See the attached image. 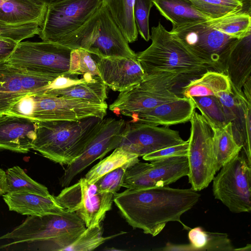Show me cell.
<instances>
[{
	"label": "cell",
	"instance_id": "obj_1",
	"mask_svg": "<svg viewBox=\"0 0 251 251\" xmlns=\"http://www.w3.org/2000/svg\"><path fill=\"white\" fill-rule=\"evenodd\" d=\"M201 195L191 188H174L169 186L127 188L116 193L113 202L133 228L140 229L154 237L170 222L180 223L181 216L199 201Z\"/></svg>",
	"mask_w": 251,
	"mask_h": 251
},
{
	"label": "cell",
	"instance_id": "obj_2",
	"mask_svg": "<svg viewBox=\"0 0 251 251\" xmlns=\"http://www.w3.org/2000/svg\"><path fill=\"white\" fill-rule=\"evenodd\" d=\"M151 39V45L136 53L145 76L170 73L176 74L182 82L199 77L211 68L160 22L152 27Z\"/></svg>",
	"mask_w": 251,
	"mask_h": 251
},
{
	"label": "cell",
	"instance_id": "obj_3",
	"mask_svg": "<svg viewBox=\"0 0 251 251\" xmlns=\"http://www.w3.org/2000/svg\"><path fill=\"white\" fill-rule=\"evenodd\" d=\"M105 119L90 117L78 121L37 122L32 150L55 163L68 165L84 151Z\"/></svg>",
	"mask_w": 251,
	"mask_h": 251
},
{
	"label": "cell",
	"instance_id": "obj_4",
	"mask_svg": "<svg viewBox=\"0 0 251 251\" xmlns=\"http://www.w3.org/2000/svg\"><path fill=\"white\" fill-rule=\"evenodd\" d=\"M83 220L73 212L28 216L12 231L0 236V240L12 241L0 249L20 243H39L41 251H63L86 229Z\"/></svg>",
	"mask_w": 251,
	"mask_h": 251
},
{
	"label": "cell",
	"instance_id": "obj_5",
	"mask_svg": "<svg viewBox=\"0 0 251 251\" xmlns=\"http://www.w3.org/2000/svg\"><path fill=\"white\" fill-rule=\"evenodd\" d=\"M57 43L72 50L84 49L99 57L117 56L137 59V54L129 47L103 2L81 26Z\"/></svg>",
	"mask_w": 251,
	"mask_h": 251
},
{
	"label": "cell",
	"instance_id": "obj_6",
	"mask_svg": "<svg viewBox=\"0 0 251 251\" xmlns=\"http://www.w3.org/2000/svg\"><path fill=\"white\" fill-rule=\"evenodd\" d=\"M107 104L79 99L48 96L41 93L26 95L5 114L37 123L50 121H78L90 117L104 118Z\"/></svg>",
	"mask_w": 251,
	"mask_h": 251
},
{
	"label": "cell",
	"instance_id": "obj_7",
	"mask_svg": "<svg viewBox=\"0 0 251 251\" xmlns=\"http://www.w3.org/2000/svg\"><path fill=\"white\" fill-rule=\"evenodd\" d=\"M179 82L178 76L170 73L145 76L144 79L132 89L120 92L109 109L126 116L152 109L180 97L173 90Z\"/></svg>",
	"mask_w": 251,
	"mask_h": 251
},
{
	"label": "cell",
	"instance_id": "obj_8",
	"mask_svg": "<svg viewBox=\"0 0 251 251\" xmlns=\"http://www.w3.org/2000/svg\"><path fill=\"white\" fill-rule=\"evenodd\" d=\"M170 32L212 69L225 74L228 56L238 39L214 29L208 21L173 26Z\"/></svg>",
	"mask_w": 251,
	"mask_h": 251
},
{
	"label": "cell",
	"instance_id": "obj_9",
	"mask_svg": "<svg viewBox=\"0 0 251 251\" xmlns=\"http://www.w3.org/2000/svg\"><path fill=\"white\" fill-rule=\"evenodd\" d=\"M72 50L55 42L22 41L6 62L39 74L77 77L69 73Z\"/></svg>",
	"mask_w": 251,
	"mask_h": 251
},
{
	"label": "cell",
	"instance_id": "obj_10",
	"mask_svg": "<svg viewBox=\"0 0 251 251\" xmlns=\"http://www.w3.org/2000/svg\"><path fill=\"white\" fill-rule=\"evenodd\" d=\"M187 158L189 182L197 192L206 187L217 172L213 149V130L200 114L194 112L190 120Z\"/></svg>",
	"mask_w": 251,
	"mask_h": 251
},
{
	"label": "cell",
	"instance_id": "obj_11",
	"mask_svg": "<svg viewBox=\"0 0 251 251\" xmlns=\"http://www.w3.org/2000/svg\"><path fill=\"white\" fill-rule=\"evenodd\" d=\"M212 181L214 198L233 213L251 211V165L239 154L223 166Z\"/></svg>",
	"mask_w": 251,
	"mask_h": 251
},
{
	"label": "cell",
	"instance_id": "obj_12",
	"mask_svg": "<svg viewBox=\"0 0 251 251\" xmlns=\"http://www.w3.org/2000/svg\"><path fill=\"white\" fill-rule=\"evenodd\" d=\"M103 0H59L47 5L38 35L57 43L81 26L101 6Z\"/></svg>",
	"mask_w": 251,
	"mask_h": 251
},
{
	"label": "cell",
	"instance_id": "obj_13",
	"mask_svg": "<svg viewBox=\"0 0 251 251\" xmlns=\"http://www.w3.org/2000/svg\"><path fill=\"white\" fill-rule=\"evenodd\" d=\"M114 194L100 192L95 183H89L85 177L63 189L54 197L65 210L76 213L91 227L100 224L110 210Z\"/></svg>",
	"mask_w": 251,
	"mask_h": 251
},
{
	"label": "cell",
	"instance_id": "obj_14",
	"mask_svg": "<svg viewBox=\"0 0 251 251\" xmlns=\"http://www.w3.org/2000/svg\"><path fill=\"white\" fill-rule=\"evenodd\" d=\"M151 162L138 161L128 167L123 187L140 189L168 186L188 175L187 156L163 158Z\"/></svg>",
	"mask_w": 251,
	"mask_h": 251
},
{
	"label": "cell",
	"instance_id": "obj_15",
	"mask_svg": "<svg viewBox=\"0 0 251 251\" xmlns=\"http://www.w3.org/2000/svg\"><path fill=\"white\" fill-rule=\"evenodd\" d=\"M58 77L29 71L6 61L0 63V115L5 114L24 96L44 92Z\"/></svg>",
	"mask_w": 251,
	"mask_h": 251
},
{
	"label": "cell",
	"instance_id": "obj_16",
	"mask_svg": "<svg viewBox=\"0 0 251 251\" xmlns=\"http://www.w3.org/2000/svg\"><path fill=\"white\" fill-rule=\"evenodd\" d=\"M178 131L167 127L126 122L119 147L139 157L169 147L184 143Z\"/></svg>",
	"mask_w": 251,
	"mask_h": 251
},
{
	"label": "cell",
	"instance_id": "obj_17",
	"mask_svg": "<svg viewBox=\"0 0 251 251\" xmlns=\"http://www.w3.org/2000/svg\"><path fill=\"white\" fill-rule=\"evenodd\" d=\"M126 123L123 119L106 118L100 131L84 151L67 166L60 178L61 186H68L75 176L95 160L102 158L108 152L119 147Z\"/></svg>",
	"mask_w": 251,
	"mask_h": 251
},
{
	"label": "cell",
	"instance_id": "obj_18",
	"mask_svg": "<svg viewBox=\"0 0 251 251\" xmlns=\"http://www.w3.org/2000/svg\"><path fill=\"white\" fill-rule=\"evenodd\" d=\"M96 62L99 76L106 86L114 91L129 90L139 84L145 77L137 59L97 56Z\"/></svg>",
	"mask_w": 251,
	"mask_h": 251
},
{
	"label": "cell",
	"instance_id": "obj_19",
	"mask_svg": "<svg viewBox=\"0 0 251 251\" xmlns=\"http://www.w3.org/2000/svg\"><path fill=\"white\" fill-rule=\"evenodd\" d=\"M38 124L28 119L0 115V150L27 153L33 148Z\"/></svg>",
	"mask_w": 251,
	"mask_h": 251
},
{
	"label": "cell",
	"instance_id": "obj_20",
	"mask_svg": "<svg viewBox=\"0 0 251 251\" xmlns=\"http://www.w3.org/2000/svg\"><path fill=\"white\" fill-rule=\"evenodd\" d=\"M195 105L191 98L179 97L145 111L130 114L131 122L168 127L190 121Z\"/></svg>",
	"mask_w": 251,
	"mask_h": 251
},
{
	"label": "cell",
	"instance_id": "obj_21",
	"mask_svg": "<svg viewBox=\"0 0 251 251\" xmlns=\"http://www.w3.org/2000/svg\"><path fill=\"white\" fill-rule=\"evenodd\" d=\"M3 199L9 210L22 215L39 216L60 214L65 210L52 195L45 197L27 192L6 193Z\"/></svg>",
	"mask_w": 251,
	"mask_h": 251
},
{
	"label": "cell",
	"instance_id": "obj_22",
	"mask_svg": "<svg viewBox=\"0 0 251 251\" xmlns=\"http://www.w3.org/2000/svg\"><path fill=\"white\" fill-rule=\"evenodd\" d=\"M251 30L238 39L228 56L225 74L231 88L242 92L244 84L251 77Z\"/></svg>",
	"mask_w": 251,
	"mask_h": 251
},
{
	"label": "cell",
	"instance_id": "obj_23",
	"mask_svg": "<svg viewBox=\"0 0 251 251\" xmlns=\"http://www.w3.org/2000/svg\"><path fill=\"white\" fill-rule=\"evenodd\" d=\"M47 4L35 0H0V21L11 24L43 22Z\"/></svg>",
	"mask_w": 251,
	"mask_h": 251
},
{
	"label": "cell",
	"instance_id": "obj_24",
	"mask_svg": "<svg viewBox=\"0 0 251 251\" xmlns=\"http://www.w3.org/2000/svg\"><path fill=\"white\" fill-rule=\"evenodd\" d=\"M231 93V85L227 75L223 73L208 70L201 76L192 79L183 87V97L214 96L221 93Z\"/></svg>",
	"mask_w": 251,
	"mask_h": 251
},
{
	"label": "cell",
	"instance_id": "obj_25",
	"mask_svg": "<svg viewBox=\"0 0 251 251\" xmlns=\"http://www.w3.org/2000/svg\"><path fill=\"white\" fill-rule=\"evenodd\" d=\"M152 2L173 26L211 19L199 11L188 0H152Z\"/></svg>",
	"mask_w": 251,
	"mask_h": 251
},
{
	"label": "cell",
	"instance_id": "obj_26",
	"mask_svg": "<svg viewBox=\"0 0 251 251\" xmlns=\"http://www.w3.org/2000/svg\"><path fill=\"white\" fill-rule=\"evenodd\" d=\"M107 86L99 76L87 81L69 86L52 90H47L42 94L52 96L73 98L98 103L105 102L107 98Z\"/></svg>",
	"mask_w": 251,
	"mask_h": 251
},
{
	"label": "cell",
	"instance_id": "obj_27",
	"mask_svg": "<svg viewBox=\"0 0 251 251\" xmlns=\"http://www.w3.org/2000/svg\"><path fill=\"white\" fill-rule=\"evenodd\" d=\"M134 2L135 0H103V4L128 43L138 38L133 13Z\"/></svg>",
	"mask_w": 251,
	"mask_h": 251
},
{
	"label": "cell",
	"instance_id": "obj_28",
	"mask_svg": "<svg viewBox=\"0 0 251 251\" xmlns=\"http://www.w3.org/2000/svg\"><path fill=\"white\" fill-rule=\"evenodd\" d=\"M212 130L213 153L217 172L238 155L242 148L235 139L231 122Z\"/></svg>",
	"mask_w": 251,
	"mask_h": 251
},
{
	"label": "cell",
	"instance_id": "obj_29",
	"mask_svg": "<svg viewBox=\"0 0 251 251\" xmlns=\"http://www.w3.org/2000/svg\"><path fill=\"white\" fill-rule=\"evenodd\" d=\"M251 9H244L208 21L214 29L234 38L240 39L251 30Z\"/></svg>",
	"mask_w": 251,
	"mask_h": 251
},
{
	"label": "cell",
	"instance_id": "obj_30",
	"mask_svg": "<svg viewBox=\"0 0 251 251\" xmlns=\"http://www.w3.org/2000/svg\"><path fill=\"white\" fill-rule=\"evenodd\" d=\"M139 156L118 147L108 157L93 166L85 175L89 183H95L106 173L126 164L133 165L139 161Z\"/></svg>",
	"mask_w": 251,
	"mask_h": 251
},
{
	"label": "cell",
	"instance_id": "obj_31",
	"mask_svg": "<svg viewBox=\"0 0 251 251\" xmlns=\"http://www.w3.org/2000/svg\"><path fill=\"white\" fill-rule=\"evenodd\" d=\"M5 176L6 193L27 192L45 197L51 195L45 186L30 178L19 166L8 168Z\"/></svg>",
	"mask_w": 251,
	"mask_h": 251
},
{
	"label": "cell",
	"instance_id": "obj_32",
	"mask_svg": "<svg viewBox=\"0 0 251 251\" xmlns=\"http://www.w3.org/2000/svg\"><path fill=\"white\" fill-rule=\"evenodd\" d=\"M191 99L212 129L223 127L229 123L217 97H193Z\"/></svg>",
	"mask_w": 251,
	"mask_h": 251
},
{
	"label": "cell",
	"instance_id": "obj_33",
	"mask_svg": "<svg viewBox=\"0 0 251 251\" xmlns=\"http://www.w3.org/2000/svg\"><path fill=\"white\" fill-rule=\"evenodd\" d=\"M201 13L210 19H217L234 12L241 11L244 7L238 0H188Z\"/></svg>",
	"mask_w": 251,
	"mask_h": 251
},
{
	"label": "cell",
	"instance_id": "obj_34",
	"mask_svg": "<svg viewBox=\"0 0 251 251\" xmlns=\"http://www.w3.org/2000/svg\"><path fill=\"white\" fill-rule=\"evenodd\" d=\"M102 227L100 224L91 227H87L72 245L65 251H90L95 249L108 239L114 237L120 233L109 237L102 236Z\"/></svg>",
	"mask_w": 251,
	"mask_h": 251
},
{
	"label": "cell",
	"instance_id": "obj_35",
	"mask_svg": "<svg viewBox=\"0 0 251 251\" xmlns=\"http://www.w3.org/2000/svg\"><path fill=\"white\" fill-rule=\"evenodd\" d=\"M69 73L75 76L86 74L99 76L96 61L93 58L90 53L82 49L72 50Z\"/></svg>",
	"mask_w": 251,
	"mask_h": 251
},
{
	"label": "cell",
	"instance_id": "obj_36",
	"mask_svg": "<svg viewBox=\"0 0 251 251\" xmlns=\"http://www.w3.org/2000/svg\"><path fill=\"white\" fill-rule=\"evenodd\" d=\"M41 25L40 23L35 22L11 24L0 21V33L18 43L24 39L39 35Z\"/></svg>",
	"mask_w": 251,
	"mask_h": 251
},
{
	"label": "cell",
	"instance_id": "obj_37",
	"mask_svg": "<svg viewBox=\"0 0 251 251\" xmlns=\"http://www.w3.org/2000/svg\"><path fill=\"white\" fill-rule=\"evenodd\" d=\"M153 5L152 0H135L134 18L138 32L146 41L151 39L149 15Z\"/></svg>",
	"mask_w": 251,
	"mask_h": 251
},
{
	"label": "cell",
	"instance_id": "obj_38",
	"mask_svg": "<svg viewBox=\"0 0 251 251\" xmlns=\"http://www.w3.org/2000/svg\"><path fill=\"white\" fill-rule=\"evenodd\" d=\"M132 165L126 164L116 168L102 176L95 183L102 192L115 194L123 186L126 169Z\"/></svg>",
	"mask_w": 251,
	"mask_h": 251
},
{
	"label": "cell",
	"instance_id": "obj_39",
	"mask_svg": "<svg viewBox=\"0 0 251 251\" xmlns=\"http://www.w3.org/2000/svg\"><path fill=\"white\" fill-rule=\"evenodd\" d=\"M188 140L184 143L154 151L142 156L146 161L153 160L174 156H187L188 150Z\"/></svg>",
	"mask_w": 251,
	"mask_h": 251
},
{
	"label": "cell",
	"instance_id": "obj_40",
	"mask_svg": "<svg viewBox=\"0 0 251 251\" xmlns=\"http://www.w3.org/2000/svg\"><path fill=\"white\" fill-rule=\"evenodd\" d=\"M17 44L11 39L3 37H0V63L7 61Z\"/></svg>",
	"mask_w": 251,
	"mask_h": 251
},
{
	"label": "cell",
	"instance_id": "obj_41",
	"mask_svg": "<svg viewBox=\"0 0 251 251\" xmlns=\"http://www.w3.org/2000/svg\"><path fill=\"white\" fill-rule=\"evenodd\" d=\"M6 193L5 172L0 168V196Z\"/></svg>",
	"mask_w": 251,
	"mask_h": 251
},
{
	"label": "cell",
	"instance_id": "obj_42",
	"mask_svg": "<svg viewBox=\"0 0 251 251\" xmlns=\"http://www.w3.org/2000/svg\"><path fill=\"white\" fill-rule=\"evenodd\" d=\"M251 250V244H247L245 247L240 249H234V251H250Z\"/></svg>",
	"mask_w": 251,
	"mask_h": 251
},
{
	"label": "cell",
	"instance_id": "obj_43",
	"mask_svg": "<svg viewBox=\"0 0 251 251\" xmlns=\"http://www.w3.org/2000/svg\"><path fill=\"white\" fill-rule=\"evenodd\" d=\"M36 0L37 1L40 2H42L43 3H45L48 5L50 3H51L52 2H53L54 1L59 0Z\"/></svg>",
	"mask_w": 251,
	"mask_h": 251
},
{
	"label": "cell",
	"instance_id": "obj_44",
	"mask_svg": "<svg viewBox=\"0 0 251 251\" xmlns=\"http://www.w3.org/2000/svg\"><path fill=\"white\" fill-rule=\"evenodd\" d=\"M241 1L243 4L244 6L250 7L251 6V0H238Z\"/></svg>",
	"mask_w": 251,
	"mask_h": 251
},
{
	"label": "cell",
	"instance_id": "obj_45",
	"mask_svg": "<svg viewBox=\"0 0 251 251\" xmlns=\"http://www.w3.org/2000/svg\"><path fill=\"white\" fill-rule=\"evenodd\" d=\"M0 37H4L1 33H0Z\"/></svg>",
	"mask_w": 251,
	"mask_h": 251
}]
</instances>
